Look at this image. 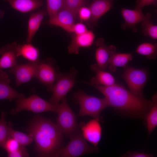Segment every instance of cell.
<instances>
[{"instance_id": "e0dca14e", "label": "cell", "mask_w": 157, "mask_h": 157, "mask_svg": "<svg viewBox=\"0 0 157 157\" xmlns=\"http://www.w3.org/2000/svg\"><path fill=\"white\" fill-rule=\"evenodd\" d=\"M16 42L4 46L0 49V69L10 68L17 64Z\"/></svg>"}, {"instance_id": "7a4b0ae2", "label": "cell", "mask_w": 157, "mask_h": 157, "mask_svg": "<svg viewBox=\"0 0 157 157\" xmlns=\"http://www.w3.org/2000/svg\"><path fill=\"white\" fill-rule=\"evenodd\" d=\"M72 98L79 105V116L88 115L100 121L101 113L104 109L109 107L105 97H96L88 94L81 90L74 93Z\"/></svg>"}, {"instance_id": "9c48e42d", "label": "cell", "mask_w": 157, "mask_h": 157, "mask_svg": "<svg viewBox=\"0 0 157 157\" xmlns=\"http://www.w3.org/2000/svg\"><path fill=\"white\" fill-rule=\"evenodd\" d=\"M58 70L55 61L51 58H48L46 61L42 60L40 65L35 77L46 85L47 90L50 92L59 72Z\"/></svg>"}, {"instance_id": "1f68e13d", "label": "cell", "mask_w": 157, "mask_h": 157, "mask_svg": "<svg viewBox=\"0 0 157 157\" xmlns=\"http://www.w3.org/2000/svg\"><path fill=\"white\" fill-rule=\"evenodd\" d=\"M77 14L81 21L88 22L91 17V12L89 7L84 6L79 9Z\"/></svg>"}, {"instance_id": "d4e9b609", "label": "cell", "mask_w": 157, "mask_h": 157, "mask_svg": "<svg viewBox=\"0 0 157 157\" xmlns=\"http://www.w3.org/2000/svg\"><path fill=\"white\" fill-rule=\"evenodd\" d=\"M154 104L146 114L145 120L149 135H150L157 126V95L155 94L152 98Z\"/></svg>"}, {"instance_id": "7c38bea8", "label": "cell", "mask_w": 157, "mask_h": 157, "mask_svg": "<svg viewBox=\"0 0 157 157\" xmlns=\"http://www.w3.org/2000/svg\"><path fill=\"white\" fill-rule=\"evenodd\" d=\"M78 15L70 10L63 8L45 23L58 26L68 33H73V28Z\"/></svg>"}, {"instance_id": "d6986e66", "label": "cell", "mask_w": 157, "mask_h": 157, "mask_svg": "<svg viewBox=\"0 0 157 157\" xmlns=\"http://www.w3.org/2000/svg\"><path fill=\"white\" fill-rule=\"evenodd\" d=\"M91 69L94 72L96 75L92 78L90 83L85 82L89 85H101L109 86L116 83L115 78L110 73L99 68L96 64L91 66Z\"/></svg>"}, {"instance_id": "2e32d148", "label": "cell", "mask_w": 157, "mask_h": 157, "mask_svg": "<svg viewBox=\"0 0 157 157\" xmlns=\"http://www.w3.org/2000/svg\"><path fill=\"white\" fill-rule=\"evenodd\" d=\"M94 38V34L90 30L80 35L74 33L68 47L69 53L78 54L80 48L90 47L93 43Z\"/></svg>"}, {"instance_id": "d590c367", "label": "cell", "mask_w": 157, "mask_h": 157, "mask_svg": "<svg viewBox=\"0 0 157 157\" xmlns=\"http://www.w3.org/2000/svg\"><path fill=\"white\" fill-rule=\"evenodd\" d=\"M88 30L85 25L82 23L75 24L73 28V33L76 35L82 34Z\"/></svg>"}, {"instance_id": "8992f818", "label": "cell", "mask_w": 157, "mask_h": 157, "mask_svg": "<svg viewBox=\"0 0 157 157\" xmlns=\"http://www.w3.org/2000/svg\"><path fill=\"white\" fill-rule=\"evenodd\" d=\"M15 100L16 107L10 112L13 115L22 110L35 113L45 112L56 113L57 111L58 105H53L35 94L27 98H19Z\"/></svg>"}, {"instance_id": "f546056e", "label": "cell", "mask_w": 157, "mask_h": 157, "mask_svg": "<svg viewBox=\"0 0 157 157\" xmlns=\"http://www.w3.org/2000/svg\"><path fill=\"white\" fill-rule=\"evenodd\" d=\"M47 12L49 18L58 13L64 8L65 0H46Z\"/></svg>"}, {"instance_id": "3957f363", "label": "cell", "mask_w": 157, "mask_h": 157, "mask_svg": "<svg viewBox=\"0 0 157 157\" xmlns=\"http://www.w3.org/2000/svg\"><path fill=\"white\" fill-rule=\"evenodd\" d=\"M58 105L56 125L63 134L70 138L78 132L79 126L76 117L69 106L66 97Z\"/></svg>"}, {"instance_id": "83f0119b", "label": "cell", "mask_w": 157, "mask_h": 157, "mask_svg": "<svg viewBox=\"0 0 157 157\" xmlns=\"http://www.w3.org/2000/svg\"><path fill=\"white\" fill-rule=\"evenodd\" d=\"M151 16L150 13L145 15L144 19L141 22L142 32L145 35L156 40L157 39V26L154 24L151 20Z\"/></svg>"}, {"instance_id": "ac0fdd59", "label": "cell", "mask_w": 157, "mask_h": 157, "mask_svg": "<svg viewBox=\"0 0 157 157\" xmlns=\"http://www.w3.org/2000/svg\"><path fill=\"white\" fill-rule=\"evenodd\" d=\"M142 10L136 8L133 10L122 8L121 13L125 22L121 26V28L123 29L130 28L136 31V25L142 22L145 17Z\"/></svg>"}, {"instance_id": "8d00e7d4", "label": "cell", "mask_w": 157, "mask_h": 157, "mask_svg": "<svg viewBox=\"0 0 157 157\" xmlns=\"http://www.w3.org/2000/svg\"><path fill=\"white\" fill-rule=\"evenodd\" d=\"M153 155L150 154H147L144 152H138L134 151L133 152H127L124 154L122 157H151Z\"/></svg>"}, {"instance_id": "e575fe53", "label": "cell", "mask_w": 157, "mask_h": 157, "mask_svg": "<svg viewBox=\"0 0 157 157\" xmlns=\"http://www.w3.org/2000/svg\"><path fill=\"white\" fill-rule=\"evenodd\" d=\"M157 0H137L135 8L142 10L146 6L154 5L156 6Z\"/></svg>"}, {"instance_id": "7402d4cb", "label": "cell", "mask_w": 157, "mask_h": 157, "mask_svg": "<svg viewBox=\"0 0 157 157\" xmlns=\"http://www.w3.org/2000/svg\"><path fill=\"white\" fill-rule=\"evenodd\" d=\"M133 58L132 53H120L116 52L110 57L108 67L111 72H115L118 67L126 66L129 62Z\"/></svg>"}, {"instance_id": "cb8c5ba5", "label": "cell", "mask_w": 157, "mask_h": 157, "mask_svg": "<svg viewBox=\"0 0 157 157\" xmlns=\"http://www.w3.org/2000/svg\"><path fill=\"white\" fill-rule=\"evenodd\" d=\"M17 51L18 57L22 56L30 61L38 60L39 55L38 49L31 43L18 44Z\"/></svg>"}, {"instance_id": "603a6c76", "label": "cell", "mask_w": 157, "mask_h": 157, "mask_svg": "<svg viewBox=\"0 0 157 157\" xmlns=\"http://www.w3.org/2000/svg\"><path fill=\"white\" fill-rule=\"evenodd\" d=\"M10 81L11 80L8 78L0 80V99H6L11 101L24 98V94L17 92L10 86Z\"/></svg>"}, {"instance_id": "5bb4252c", "label": "cell", "mask_w": 157, "mask_h": 157, "mask_svg": "<svg viewBox=\"0 0 157 157\" xmlns=\"http://www.w3.org/2000/svg\"><path fill=\"white\" fill-rule=\"evenodd\" d=\"M95 43L97 46L95 53L96 64L99 69L105 71L108 67L110 57L116 52V47L112 45L107 46L102 38L97 39Z\"/></svg>"}, {"instance_id": "4316f807", "label": "cell", "mask_w": 157, "mask_h": 157, "mask_svg": "<svg viewBox=\"0 0 157 157\" xmlns=\"http://www.w3.org/2000/svg\"><path fill=\"white\" fill-rule=\"evenodd\" d=\"M136 52L145 56L149 59H155L157 56V44H153L149 42L142 43L136 48Z\"/></svg>"}, {"instance_id": "f35d334b", "label": "cell", "mask_w": 157, "mask_h": 157, "mask_svg": "<svg viewBox=\"0 0 157 157\" xmlns=\"http://www.w3.org/2000/svg\"><path fill=\"white\" fill-rule=\"evenodd\" d=\"M4 12L1 10H0V18H2L4 15Z\"/></svg>"}, {"instance_id": "4fadbf2b", "label": "cell", "mask_w": 157, "mask_h": 157, "mask_svg": "<svg viewBox=\"0 0 157 157\" xmlns=\"http://www.w3.org/2000/svg\"><path fill=\"white\" fill-rule=\"evenodd\" d=\"M100 121L98 119L94 118L86 123H81L79 125L84 138L96 147H98L102 135Z\"/></svg>"}, {"instance_id": "d6a6232c", "label": "cell", "mask_w": 157, "mask_h": 157, "mask_svg": "<svg viewBox=\"0 0 157 157\" xmlns=\"http://www.w3.org/2000/svg\"><path fill=\"white\" fill-rule=\"evenodd\" d=\"M20 146L14 139L11 138H8L6 140L3 148L7 153L10 152L17 150Z\"/></svg>"}, {"instance_id": "ffe728a7", "label": "cell", "mask_w": 157, "mask_h": 157, "mask_svg": "<svg viewBox=\"0 0 157 157\" xmlns=\"http://www.w3.org/2000/svg\"><path fill=\"white\" fill-rule=\"evenodd\" d=\"M47 13L44 10H41L30 15L28 22L27 43H31Z\"/></svg>"}, {"instance_id": "30bf717a", "label": "cell", "mask_w": 157, "mask_h": 157, "mask_svg": "<svg viewBox=\"0 0 157 157\" xmlns=\"http://www.w3.org/2000/svg\"><path fill=\"white\" fill-rule=\"evenodd\" d=\"M42 60H37L23 64H18L10 68L9 72L13 74L17 86L35 77L38 69Z\"/></svg>"}, {"instance_id": "9a60e30c", "label": "cell", "mask_w": 157, "mask_h": 157, "mask_svg": "<svg viewBox=\"0 0 157 157\" xmlns=\"http://www.w3.org/2000/svg\"><path fill=\"white\" fill-rule=\"evenodd\" d=\"M114 0H92L89 7L91 12V16L88 21L90 27L97 24L99 19L113 7Z\"/></svg>"}, {"instance_id": "52a82bcc", "label": "cell", "mask_w": 157, "mask_h": 157, "mask_svg": "<svg viewBox=\"0 0 157 157\" xmlns=\"http://www.w3.org/2000/svg\"><path fill=\"white\" fill-rule=\"evenodd\" d=\"M28 131L35 142L36 152L39 156L53 157L61 148L42 132L32 121Z\"/></svg>"}, {"instance_id": "4dcf8cb0", "label": "cell", "mask_w": 157, "mask_h": 157, "mask_svg": "<svg viewBox=\"0 0 157 157\" xmlns=\"http://www.w3.org/2000/svg\"><path fill=\"white\" fill-rule=\"evenodd\" d=\"M90 0H65L64 8L77 14L79 9L82 6L89 5Z\"/></svg>"}, {"instance_id": "8fae6325", "label": "cell", "mask_w": 157, "mask_h": 157, "mask_svg": "<svg viewBox=\"0 0 157 157\" xmlns=\"http://www.w3.org/2000/svg\"><path fill=\"white\" fill-rule=\"evenodd\" d=\"M32 122L42 132L61 147L63 134L56 124L39 115L35 117Z\"/></svg>"}, {"instance_id": "74e56055", "label": "cell", "mask_w": 157, "mask_h": 157, "mask_svg": "<svg viewBox=\"0 0 157 157\" xmlns=\"http://www.w3.org/2000/svg\"><path fill=\"white\" fill-rule=\"evenodd\" d=\"M8 78V75L6 72L0 69V80L6 79Z\"/></svg>"}, {"instance_id": "44dd1931", "label": "cell", "mask_w": 157, "mask_h": 157, "mask_svg": "<svg viewBox=\"0 0 157 157\" xmlns=\"http://www.w3.org/2000/svg\"><path fill=\"white\" fill-rule=\"evenodd\" d=\"M8 2L15 9L23 13L40 8L43 4V0H3Z\"/></svg>"}, {"instance_id": "f1b7e54d", "label": "cell", "mask_w": 157, "mask_h": 157, "mask_svg": "<svg viewBox=\"0 0 157 157\" xmlns=\"http://www.w3.org/2000/svg\"><path fill=\"white\" fill-rule=\"evenodd\" d=\"M6 112L1 113L0 119V146L3 148L5 143L9 138V125L6 120Z\"/></svg>"}, {"instance_id": "277c9868", "label": "cell", "mask_w": 157, "mask_h": 157, "mask_svg": "<svg viewBox=\"0 0 157 157\" xmlns=\"http://www.w3.org/2000/svg\"><path fill=\"white\" fill-rule=\"evenodd\" d=\"M78 73L74 67L71 68L67 73L59 72L56 83L50 91L52 95L49 100V102L55 105L59 104L76 83L75 79Z\"/></svg>"}, {"instance_id": "836d02e7", "label": "cell", "mask_w": 157, "mask_h": 157, "mask_svg": "<svg viewBox=\"0 0 157 157\" xmlns=\"http://www.w3.org/2000/svg\"><path fill=\"white\" fill-rule=\"evenodd\" d=\"M9 157H27L29 154L26 149L24 147L20 145L16 150L7 153Z\"/></svg>"}, {"instance_id": "5b68a950", "label": "cell", "mask_w": 157, "mask_h": 157, "mask_svg": "<svg viewBox=\"0 0 157 157\" xmlns=\"http://www.w3.org/2000/svg\"><path fill=\"white\" fill-rule=\"evenodd\" d=\"M70 139L65 147L60 148L53 157H77L91 153H97L99 149L89 145L82 134L78 132Z\"/></svg>"}, {"instance_id": "ba28073f", "label": "cell", "mask_w": 157, "mask_h": 157, "mask_svg": "<svg viewBox=\"0 0 157 157\" xmlns=\"http://www.w3.org/2000/svg\"><path fill=\"white\" fill-rule=\"evenodd\" d=\"M123 67L124 72L122 76L126 83L129 90L137 96L143 97V89L148 78L147 70L127 65Z\"/></svg>"}, {"instance_id": "484cf974", "label": "cell", "mask_w": 157, "mask_h": 157, "mask_svg": "<svg viewBox=\"0 0 157 157\" xmlns=\"http://www.w3.org/2000/svg\"><path fill=\"white\" fill-rule=\"evenodd\" d=\"M9 125V138L15 140L20 145L25 146L30 144L33 141L32 136L30 134H27L17 131L13 128V124L10 123Z\"/></svg>"}, {"instance_id": "ab89813d", "label": "cell", "mask_w": 157, "mask_h": 157, "mask_svg": "<svg viewBox=\"0 0 157 157\" xmlns=\"http://www.w3.org/2000/svg\"><path fill=\"white\" fill-rule=\"evenodd\" d=\"M115 0V1H116V0Z\"/></svg>"}, {"instance_id": "6da1fadb", "label": "cell", "mask_w": 157, "mask_h": 157, "mask_svg": "<svg viewBox=\"0 0 157 157\" xmlns=\"http://www.w3.org/2000/svg\"><path fill=\"white\" fill-rule=\"evenodd\" d=\"M105 96L109 107L117 111L133 117L144 119L154 102L137 96L124 86L115 83L109 86L90 85Z\"/></svg>"}]
</instances>
